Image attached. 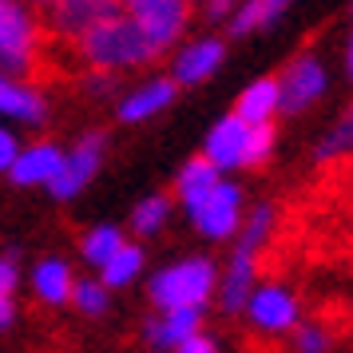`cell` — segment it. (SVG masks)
I'll return each instance as SVG.
<instances>
[{
	"label": "cell",
	"instance_id": "1f68e13d",
	"mask_svg": "<svg viewBox=\"0 0 353 353\" xmlns=\"http://www.w3.org/2000/svg\"><path fill=\"white\" fill-rule=\"evenodd\" d=\"M345 68L353 72V32H350V44H345Z\"/></svg>",
	"mask_w": 353,
	"mask_h": 353
},
{
	"label": "cell",
	"instance_id": "e0dca14e",
	"mask_svg": "<svg viewBox=\"0 0 353 353\" xmlns=\"http://www.w3.org/2000/svg\"><path fill=\"white\" fill-rule=\"evenodd\" d=\"M175 92H179V83L171 80V76H159V80L143 83L135 96L123 99V108H119V119H123V123H139V119H147V115L163 112V108L175 99Z\"/></svg>",
	"mask_w": 353,
	"mask_h": 353
},
{
	"label": "cell",
	"instance_id": "ba28073f",
	"mask_svg": "<svg viewBox=\"0 0 353 353\" xmlns=\"http://www.w3.org/2000/svg\"><path fill=\"white\" fill-rule=\"evenodd\" d=\"M194 226L207 234V239H230L242 223V194L239 187H230V183H219L214 191L207 194V203L191 214Z\"/></svg>",
	"mask_w": 353,
	"mask_h": 353
},
{
	"label": "cell",
	"instance_id": "5b68a950",
	"mask_svg": "<svg viewBox=\"0 0 353 353\" xmlns=\"http://www.w3.org/2000/svg\"><path fill=\"white\" fill-rule=\"evenodd\" d=\"M128 17L139 24L147 48L159 56L167 44H175L183 36L187 20H191V4H183V0H135V4H128Z\"/></svg>",
	"mask_w": 353,
	"mask_h": 353
},
{
	"label": "cell",
	"instance_id": "7402d4cb",
	"mask_svg": "<svg viewBox=\"0 0 353 353\" xmlns=\"http://www.w3.org/2000/svg\"><path fill=\"white\" fill-rule=\"evenodd\" d=\"M119 250H123V234H119L115 226H99V230H92V234L83 239V258L96 262L99 270H103Z\"/></svg>",
	"mask_w": 353,
	"mask_h": 353
},
{
	"label": "cell",
	"instance_id": "8fae6325",
	"mask_svg": "<svg viewBox=\"0 0 353 353\" xmlns=\"http://www.w3.org/2000/svg\"><path fill=\"white\" fill-rule=\"evenodd\" d=\"M99 155H103V135H88V139L72 151V159H64V171L52 179V194H56V199H72L76 191H83V183L96 175Z\"/></svg>",
	"mask_w": 353,
	"mask_h": 353
},
{
	"label": "cell",
	"instance_id": "2e32d148",
	"mask_svg": "<svg viewBox=\"0 0 353 353\" xmlns=\"http://www.w3.org/2000/svg\"><path fill=\"white\" fill-rule=\"evenodd\" d=\"M199 325H203V310H171V314H163L159 321L147 325V337L159 350H179L183 341H191L199 334Z\"/></svg>",
	"mask_w": 353,
	"mask_h": 353
},
{
	"label": "cell",
	"instance_id": "7c38bea8",
	"mask_svg": "<svg viewBox=\"0 0 353 353\" xmlns=\"http://www.w3.org/2000/svg\"><path fill=\"white\" fill-rule=\"evenodd\" d=\"M223 56H226V44L214 40V36L187 44L175 60V83H203L214 68L223 64Z\"/></svg>",
	"mask_w": 353,
	"mask_h": 353
},
{
	"label": "cell",
	"instance_id": "603a6c76",
	"mask_svg": "<svg viewBox=\"0 0 353 353\" xmlns=\"http://www.w3.org/2000/svg\"><path fill=\"white\" fill-rule=\"evenodd\" d=\"M139 270H143V250L131 246V242H123V250L103 266V286H128Z\"/></svg>",
	"mask_w": 353,
	"mask_h": 353
},
{
	"label": "cell",
	"instance_id": "44dd1931",
	"mask_svg": "<svg viewBox=\"0 0 353 353\" xmlns=\"http://www.w3.org/2000/svg\"><path fill=\"white\" fill-rule=\"evenodd\" d=\"M350 151H353V108L341 115L325 135H321V143L314 147V159L318 163H334V159H345Z\"/></svg>",
	"mask_w": 353,
	"mask_h": 353
},
{
	"label": "cell",
	"instance_id": "4316f807",
	"mask_svg": "<svg viewBox=\"0 0 353 353\" xmlns=\"http://www.w3.org/2000/svg\"><path fill=\"white\" fill-rule=\"evenodd\" d=\"M12 290H17V266L0 258V330L12 321Z\"/></svg>",
	"mask_w": 353,
	"mask_h": 353
},
{
	"label": "cell",
	"instance_id": "83f0119b",
	"mask_svg": "<svg viewBox=\"0 0 353 353\" xmlns=\"http://www.w3.org/2000/svg\"><path fill=\"white\" fill-rule=\"evenodd\" d=\"M76 305L83 314H103L108 310V290L99 282H76Z\"/></svg>",
	"mask_w": 353,
	"mask_h": 353
},
{
	"label": "cell",
	"instance_id": "6da1fadb",
	"mask_svg": "<svg viewBox=\"0 0 353 353\" xmlns=\"http://www.w3.org/2000/svg\"><path fill=\"white\" fill-rule=\"evenodd\" d=\"M76 48H80V56L96 68V72L135 68V64L155 60V52L147 48L139 24H135L131 17H123V12H119V17H112V20H103V24H96V28L83 36Z\"/></svg>",
	"mask_w": 353,
	"mask_h": 353
},
{
	"label": "cell",
	"instance_id": "4fadbf2b",
	"mask_svg": "<svg viewBox=\"0 0 353 353\" xmlns=\"http://www.w3.org/2000/svg\"><path fill=\"white\" fill-rule=\"evenodd\" d=\"M230 115H239L246 128L274 123V115H278V76H262V80H254L239 96V103H234V112Z\"/></svg>",
	"mask_w": 353,
	"mask_h": 353
},
{
	"label": "cell",
	"instance_id": "ffe728a7",
	"mask_svg": "<svg viewBox=\"0 0 353 353\" xmlns=\"http://www.w3.org/2000/svg\"><path fill=\"white\" fill-rule=\"evenodd\" d=\"M36 294L44 302H64V298H72V274H68V266L60 258H48V262L36 266Z\"/></svg>",
	"mask_w": 353,
	"mask_h": 353
},
{
	"label": "cell",
	"instance_id": "52a82bcc",
	"mask_svg": "<svg viewBox=\"0 0 353 353\" xmlns=\"http://www.w3.org/2000/svg\"><path fill=\"white\" fill-rule=\"evenodd\" d=\"M246 314L254 321L262 334H290V330H298V298L290 294L286 286H258L250 294V302H246Z\"/></svg>",
	"mask_w": 353,
	"mask_h": 353
},
{
	"label": "cell",
	"instance_id": "f1b7e54d",
	"mask_svg": "<svg viewBox=\"0 0 353 353\" xmlns=\"http://www.w3.org/2000/svg\"><path fill=\"white\" fill-rule=\"evenodd\" d=\"M175 353H219V345H214V341H210L207 334H194L191 341H183V345H179Z\"/></svg>",
	"mask_w": 353,
	"mask_h": 353
},
{
	"label": "cell",
	"instance_id": "4dcf8cb0",
	"mask_svg": "<svg viewBox=\"0 0 353 353\" xmlns=\"http://www.w3.org/2000/svg\"><path fill=\"white\" fill-rule=\"evenodd\" d=\"M226 12H230V4H210V8H207V17H210V20L226 17Z\"/></svg>",
	"mask_w": 353,
	"mask_h": 353
},
{
	"label": "cell",
	"instance_id": "9c48e42d",
	"mask_svg": "<svg viewBox=\"0 0 353 353\" xmlns=\"http://www.w3.org/2000/svg\"><path fill=\"white\" fill-rule=\"evenodd\" d=\"M36 40V20L20 4H0V60L8 68H28Z\"/></svg>",
	"mask_w": 353,
	"mask_h": 353
},
{
	"label": "cell",
	"instance_id": "7a4b0ae2",
	"mask_svg": "<svg viewBox=\"0 0 353 353\" xmlns=\"http://www.w3.org/2000/svg\"><path fill=\"white\" fill-rule=\"evenodd\" d=\"M274 230V207H254L250 210V223L242 230L239 246H234V258H230V270H226L223 286H219V298H223V310L226 314H239L246 310L250 294H254V274H258V254L270 239Z\"/></svg>",
	"mask_w": 353,
	"mask_h": 353
},
{
	"label": "cell",
	"instance_id": "484cf974",
	"mask_svg": "<svg viewBox=\"0 0 353 353\" xmlns=\"http://www.w3.org/2000/svg\"><path fill=\"white\" fill-rule=\"evenodd\" d=\"M294 350L298 353H330V334L321 330V325H298L294 330Z\"/></svg>",
	"mask_w": 353,
	"mask_h": 353
},
{
	"label": "cell",
	"instance_id": "f546056e",
	"mask_svg": "<svg viewBox=\"0 0 353 353\" xmlns=\"http://www.w3.org/2000/svg\"><path fill=\"white\" fill-rule=\"evenodd\" d=\"M17 163V139L8 131H0V171H8Z\"/></svg>",
	"mask_w": 353,
	"mask_h": 353
},
{
	"label": "cell",
	"instance_id": "ac0fdd59",
	"mask_svg": "<svg viewBox=\"0 0 353 353\" xmlns=\"http://www.w3.org/2000/svg\"><path fill=\"white\" fill-rule=\"evenodd\" d=\"M0 112L17 115V119H28V123H40L44 119V99L36 96L32 88L0 80Z\"/></svg>",
	"mask_w": 353,
	"mask_h": 353
},
{
	"label": "cell",
	"instance_id": "277c9868",
	"mask_svg": "<svg viewBox=\"0 0 353 353\" xmlns=\"http://www.w3.org/2000/svg\"><path fill=\"white\" fill-rule=\"evenodd\" d=\"M119 12L123 8L119 4H108V0H68V4H44V8H36V20L60 44H80L96 24L119 17Z\"/></svg>",
	"mask_w": 353,
	"mask_h": 353
},
{
	"label": "cell",
	"instance_id": "9a60e30c",
	"mask_svg": "<svg viewBox=\"0 0 353 353\" xmlns=\"http://www.w3.org/2000/svg\"><path fill=\"white\" fill-rule=\"evenodd\" d=\"M64 171V155L56 151L52 143H36L32 151H24V155H17V163H12V183H48L52 187V179Z\"/></svg>",
	"mask_w": 353,
	"mask_h": 353
},
{
	"label": "cell",
	"instance_id": "30bf717a",
	"mask_svg": "<svg viewBox=\"0 0 353 353\" xmlns=\"http://www.w3.org/2000/svg\"><path fill=\"white\" fill-rule=\"evenodd\" d=\"M246 135H250V128L242 123L239 115H226V119H219V123L210 128V135H207L203 159H207L210 167H219V171H226V167H242Z\"/></svg>",
	"mask_w": 353,
	"mask_h": 353
},
{
	"label": "cell",
	"instance_id": "3957f363",
	"mask_svg": "<svg viewBox=\"0 0 353 353\" xmlns=\"http://www.w3.org/2000/svg\"><path fill=\"white\" fill-rule=\"evenodd\" d=\"M214 266L207 258H191V262H179L171 270H163L151 278V302L159 305L163 314L171 310H203L210 294H214Z\"/></svg>",
	"mask_w": 353,
	"mask_h": 353
},
{
	"label": "cell",
	"instance_id": "cb8c5ba5",
	"mask_svg": "<svg viewBox=\"0 0 353 353\" xmlns=\"http://www.w3.org/2000/svg\"><path fill=\"white\" fill-rule=\"evenodd\" d=\"M167 210H171V199H167V194L143 199V203L135 207V214H131V230H135V234H155V230L167 223Z\"/></svg>",
	"mask_w": 353,
	"mask_h": 353
},
{
	"label": "cell",
	"instance_id": "d6986e66",
	"mask_svg": "<svg viewBox=\"0 0 353 353\" xmlns=\"http://www.w3.org/2000/svg\"><path fill=\"white\" fill-rule=\"evenodd\" d=\"M286 12L282 0H254V4H242L239 12L230 17V36H246V32H258Z\"/></svg>",
	"mask_w": 353,
	"mask_h": 353
},
{
	"label": "cell",
	"instance_id": "d4e9b609",
	"mask_svg": "<svg viewBox=\"0 0 353 353\" xmlns=\"http://www.w3.org/2000/svg\"><path fill=\"white\" fill-rule=\"evenodd\" d=\"M274 151V123H262V128H250L246 135V151H242V167H258L266 163Z\"/></svg>",
	"mask_w": 353,
	"mask_h": 353
},
{
	"label": "cell",
	"instance_id": "8992f818",
	"mask_svg": "<svg viewBox=\"0 0 353 353\" xmlns=\"http://www.w3.org/2000/svg\"><path fill=\"white\" fill-rule=\"evenodd\" d=\"M325 92V68L318 56H294L286 64V72L278 76V112L282 115H298L305 112L314 99H321Z\"/></svg>",
	"mask_w": 353,
	"mask_h": 353
},
{
	"label": "cell",
	"instance_id": "5bb4252c",
	"mask_svg": "<svg viewBox=\"0 0 353 353\" xmlns=\"http://www.w3.org/2000/svg\"><path fill=\"white\" fill-rule=\"evenodd\" d=\"M223 179H219V167H210L203 155H194V159H187V167L179 171V183H175V194H179V203L191 210H199L203 203H207V194L219 187Z\"/></svg>",
	"mask_w": 353,
	"mask_h": 353
}]
</instances>
